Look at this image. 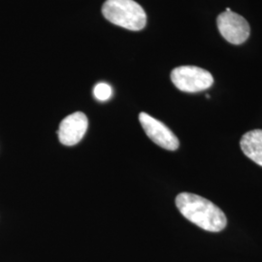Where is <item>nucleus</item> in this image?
Listing matches in <instances>:
<instances>
[{
  "instance_id": "nucleus-1",
  "label": "nucleus",
  "mask_w": 262,
  "mask_h": 262,
  "mask_svg": "<svg viewBox=\"0 0 262 262\" xmlns=\"http://www.w3.org/2000/svg\"><path fill=\"white\" fill-rule=\"evenodd\" d=\"M176 206L187 220L206 231L220 232L227 224L225 213L204 197L183 192L176 197Z\"/></svg>"
},
{
  "instance_id": "nucleus-2",
  "label": "nucleus",
  "mask_w": 262,
  "mask_h": 262,
  "mask_svg": "<svg viewBox=\"0 0 262 262\" xmlns=\"http://www.w3.org/2000/svg\"><path fill=\"white\" fill-rule=\"evenodd\" d=\"M102 14L110 23L132 31L143 29L147 24L146 12L134 0H106Z\"/></svg>"
},
{
  "instance_id": "nucleus-3",
  "label": "nucleus",
  "mask_w": 262,
  "mask_h": 262,
  "mask_svg": "<svg viewBox=\"0 0 262 262\" xmlns=\"http://www.w3.org/2000/svg\"><path fill=\"white\" fill-rule=\"evenodd\" d=\"M171 81L174 85L185 93H199L208 90L214 84L212 74L197 66H180L171 72Z\"/></svg>"
},
{
  "instance_id": "nucleus-4",
  "label": "nucleus",
  "mask_w": 262,
  "mask_h": 262,
  "mask_svg": "<svg viewBox=\"0 0 262 262\" xmlns=\"http://www.w3.org/2000/svg\"><path fill=\"white\" fill-rule=\"evenodd\" d=\"M217 28L225 40L233 45H241L251 33L249 23L234 12H224L216 19Z\"/></svg>"
},
{
  "instance_id": "nucleus-5",
  "label": "nucleus",
  "mask_w": 262,
  "mask_h": 262,
  "mask_svg": "<svg viewBox=\"0 0 262 262\" xmlns=\"http://www.w3.org/2000/svg\"><path fill=\"white\" fill-rule=\"evenodd\" d=\"M139 122L147 136L158 146L168 150L178 149L177 136L164 123L144 112L140 113L139 115Z\"/></svg>"
},
{
  "instance_id": "nucleus-6",
  "label": "nucleus",
  "mask_w": 262,
  "mask_h": 262,
  "mask_svg": "<svg viewBox=\"0 0 262 262\" xmlns=\"http://www.w3.org/2000/svg\"><path fill=\"white\" fill-rule=\"evenodd\" d=\"M88 126L89 121L84 113H73L60 122L57 131L58 139L64 146H74L83 139Z\"/></svg>"
},
{
  "instance_id": "nucleus-7",
  "label": "nucleus",
  "mask_w": 262,
  "mask_h": 262,
  "mask_svg": "<svg viewBox=\"0 0 262 262\" xmlns=\"http://www.w3.org/2000/svg\"><path fill=\"white\" fill-rule=\"evenodd\" d=\"M240 146L244 154L249 159L262 166L261 129H255L245 133L240 141Z\"/></svg>"
},
{
  "instance_id": "nucleus-8",
  "label": "nucleus",
  "mask_w": 262,
  "mask_h": 262,
  "mask_svg": "<svg viewBox=\"0 0 262 262\" xmlns=\"http://www.w3.org/2000/svg\"><path fill=\"white\" fill-rule=\"evenodd\" d=\"M112 88L106 83H98L94 86V97L99 101H107L112 96Z\"/></svg>"
}]
</instances>
